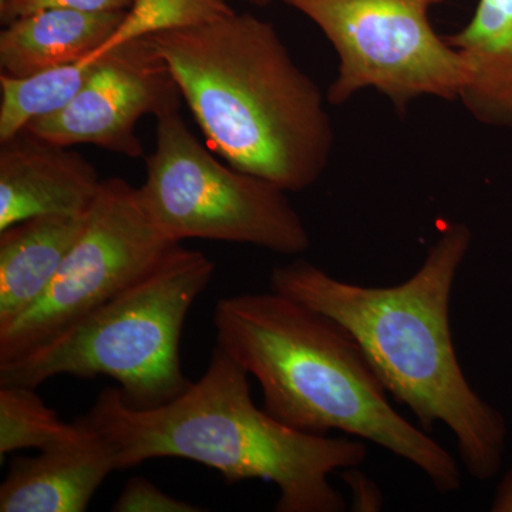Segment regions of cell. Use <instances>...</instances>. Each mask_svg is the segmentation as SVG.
<instances>
[{
    "label": "cell",
    "mask_w": 512,
    "mask_h": 512,
    "mask_svg": "<svg viewBox=\"0 0 512 512\" xmlns=\"http://www.w3.org/2000/svg\"><path fill=\"white\" fill-rule=\"evenodd\" d=\"M473 234L454 222L403 284L375 288L333 278L305 259L278 265L269 289L340 323L359 343L386 392L409 407L420 429L444 424L471 477L497 476L507 448L503 414L473 389L458 363L450 302Z\"/></svg>",
    "instance_id": "1"
},
{
    "label": "cell",
    "mask_w": 512,
    "mask_h": 512,
    "mask_svg": "<svg viewBox=\"0 0 512 512\" xmlns=\"http://www.w3.org/2000/svg\"><path fill=\"white\" fill-rule=\"evenodd\" d=\"M248 375L217 345L201 379L170 403L138 409L106 387L80 419L109 444L116 470L184 458L214 468L228 485L275 484L276 512L345 511L329 476L365 463L366 444L286 426L255 406Z\"/></svg>",
    "instance_id": "2"
},
{
    "label": "cell",
    "mask_w": 512,
    "mask_h": 512,
    "mask_svg": "<svg viewBox=\"0 0 512 512\" xmlns=\"http://www.w3.org/2000/svg\"><path fill=\"white\" fill-rule=\"evenodd\" d=\"M217 345L261 384L262 409L303 433L339 430L419 468L437 493H456L460 466L394 410L355 338L329 316L271 291L227 296L214 309Z\"/></svg>",
    "instance_id": "3"
},
{
    "label": "cell",
    "mask_w": 512,
    "mask_h": 512,
    "mask_svg": "<svg viewBox=\"0 0 512 512\" xmlns=\"http://www.w3.org/2000/svg\"><path fill=\"white\" fill-rule=\"evenodd\" d=\"M147 37L221 160L286 192L322 177L333 148L322 93L271 23L234 12Z\"/></svg>",
    "instance_id": "4"
},
{
    "label": "cell",
    "mask_w": 512,
    "mask_h": 512,
    "mask_svg": "<svg viewBox=\"0 0 512 512\" xmlns=\"http://www.w3.org/2000/svg\"><path fill=\"white\" fill-rule=\"evenodd\" d=\"M214 272V261L204 252L177 245L109 302L23 355L0 362V384L37 389L56 376H107L133 407L170 403L191 384L181 366V335Z\"/></svg>",
    "instance_id": "5"
},
{
    "label": "cell",
    "mask_w": 512,
    "mask_h": 512,
    "mask_svg": "<svg viewBox=\"0 0 512 512\" xmlns=\"http://www.w3.org/2000/svg\"><path fill=\"white\" fill-rule=\"evenodd\" d=\"M140 192L154 221L180 244L211 239L282 255L302 254L311 245L286 191L218 160L180 111L157 119L156 148Z\"/></svg>",
    "instance_id": "6"
},
{
    "label": "cell",
    "mask_w": 512,
    "mask_h": 512,
    "mask_svg": "<svg viewBox=\"0 0 512 512\" xmlns=\"http://www.w3.org/2000/svg\"><path fill=\"white\" fill-rule=\"evenodd\" d=\"M312 20L339 57L328 101L342 106L373 87L400 114L423 96L458 100L466 64L430 22L444 0H285Z\"/></svg>",
    "instance_id": "7"
},
{
    "label": "cell",
    "mask_w": 512,
    "mask_h": 512,
    "mask_svg": "<svg viewBox=\"0 0 512 512\" xmlns=\"http://www.w3.org/2000/svg\"><path fill=\"white\" fill-rule=\"evenodd\" d=\"M180 245L148 212L140 187L103 180L82 237L45 295L0 329V362L15 359L109 302Z\"/></svg>",
    "instance_id": "8"
},
{
    "label": "cell",
    "mask_w": 512,
    "mask_h": 512,
    "mask_svg": "<svg viewBox=\"0 0 512 512\" xmlns=\"http://www.w3.org/2000/svg\"><path fill=\"white\" fill-rule=\"evenodd\" d=\"M183 101L167 62L141 37L97 59L77 96L56 114L30 123L25 133L59 146L92 144L138 158L144 154L138 121L180 111Z\"/></svg>",
    "instance_id": "9"
},
{
    "label": "cell",
    "mask_w": 512,
    "mask_h": 512,
    "mask_svg": "<svg viewBox=\"0 0 512 512\" xmlns=\"http://www.w3.org/2000/svg\"><path fill=\"white\" fill-rule=\"evenodd\" d=\"M0 144V231L39 215L89 214L103 180L82 154L25 131Z\"/></svg>",
    "instance_id": "10"
},
{
    "label": "cell",
    "mask_w": 512,
    "mask_h": 512,
    "mask_svg": "<svg viewBox=\"0 0 512 512\" xmlns=\"http://www.w3.org/2000/svg\"><path fill=\"white\" fill-rule=\"evenodd\" d=\"M114 470L111 448L97 431L74 446L15 457L0 485V512L86 511Z\"/></svg>",
    "instance_id": "11"
},
{
    "label": "cell",
    "mask_w": 512,
    "mask_h": 512,
    "mask_svg": "<svg viewBox=\"0 0 512 512\" xmlns=\"http://www.w3.org/2000/svg\"><path fill=\"white\" fill-rule=\"evenodd\" d=\"M87 215H39L0 231V329L45 295L82 237Z\"/></svg>",
    "instance_id": "12"
},
{
    "label": "cell",
    "mask_w": 512,
    "mask_h": 512,
    "mask_svg": "<svg viewBox=\"0 0 512 512\" xmlns=\"http://www.w3.org/2000/svg\"><path fill=\"white\" fill-rule=\"evenodd\" d=\"M124 15L52 8L20 16L0 33V73L28 77L87 62L116 32Z\"/></svg>",
    "instance_id": "13"
},
{
    "label": "cell",
    "mask_w": 512,
    "mask_h": 512,
    "mask_svg": "<svg viewBox=\"0 0 512 512\" xmlns=\"http://www.w3.org/2000/svg\"><path fill=\"white\" fill-rule=\"evenodd\" d=\"M444 39L466 64L458 100L480 123L512 128V0H478L470 22Z\"/></svg>",
    "instance_id": "14"
},
{
    "label": "cell",
    "mask_w": 512,
    "mask_h": 512,
    "mask_svg": "<svg viewBox=\"0 0 512 512\" xmlns=\"http://www.w3.org/2000/svg\"><path fill=\"white\" fill-rule=\"evenodd\" d=\"M94 63L67 64L28 77L0 73V143L64 109L82 90Z\"/></svg>",
    "instance_id": "15"
},
{
    "label": "cell",
    "mask_w": 512,
    "mask_h": 512,
    "mask_svg": "<svg viewBox=\"0 0 512 512\" xmlns=\"http://www.w3.org/2000/svg\"><path fill=\"white\" fill-rule=\"evenodd\" d=\"M94 433L82 419L64 423L35 387L0 384V460L15 451L56 450L83 443Z\"/></svg>",
    "instance_id": "16"
},
{
    "label": "cell",
    "mask_w": 512,
    "mask_h": 512,
    "mask_svg": "<svg viewBox=\"0 0 512 512\" xmlns=\"http://www.w3.org/2000/svg\"><path fill=\"white\" fill-rule=\"evenodd\" d=\"M234 12L228 0H134L116 32L87 62H96L130 40L204 25Z\"/></svg>",
    "instance_id": "17"
},
{
    "label": "cell",
    "mask_w": 512,
    "mask_h": 512,
    "mask_svg": "<svg viewBox=\"0 0 512 512\" xmlns=\"http://www.w3.org/2000/svg\"><path fill=\"white\" fill-rule=\"evenodd\" d=\"M113 512H204L207 508L165 494L144 477H133L111 507Z\"/></svg>",
    "instance_id": "18"
},
{
    "label": "cell",
    "mask_w": 512,
    "mask_h": 512,
    "mask_svg": "<svg viewBox=\"0 0 512 512\" xmlns=\"http://www.w3.org/2000/svg\"><path fill=\"white\" fill-rule=\"evenodd\" d=\"M134 0H2L0 19L3 25L43 9H72L80 12H127Z\"/></svg>",
    "instance_id": "19"
},
{
    "label": "cell",
    "mask_w": 512,
    "mask_h": 512,
    "mask_svg": "<svg viewBox=\"0 0 512 512\" xmlns=\"http://www.w3.org/2000/svg\"><path fill=\"white\" fill-rule=\"evenodd\" d=\"M343 480L350 485L353 493V510L355 511H379L382 507V494L376 484L372 483L362 471H356V467L345 468L342 471Z\"/></svg>",
    "instance_id": "20"
},
{
    "label": "cell",
    "mask_w": 512,
    "mask_h": 512,
    "mask_svg": "<svg viewBox=\"0 0 512 512\" xmlns=\"http://www.w3.org/2000/svg\"><path fill=\"white\" fill-rule=\"evenodd\" d=\"M490 511L512 512V468L498 484L491 501Z\"/></svg>",
    "instance_id": "21"
},
{
    "label": "cell",
    "mask_w": 512,
    "mask_h": 512,
    "mask_svg": "<svg viewBox=\"0 0 512 512\" xmlns=\"http://www.w3.org/2000/svg\"><path fill=\"white\" fill-rule=\"evenodd\" d=\"M247 2L252 3V5L266 6L269 5L272 0H247Z\"/></svg>",
    "instance_id": "22"
},
{
    "label": "cell",
    "mask_w": 512,
    "mask_h": 512,
    "mask_svg": "<svg viewBox=\"0 0 512 512\" xmlns=\"http://www.w3.org/2000/svg\"><path fill=\"white\" fill-rule=\"evenodd\" d=\"M0 2H2V0H0Z\"/></svg>",
    "instance_id": "23"
}]
</instances>
